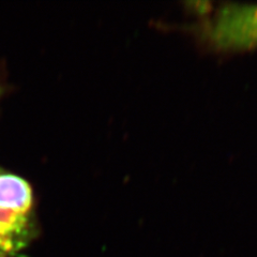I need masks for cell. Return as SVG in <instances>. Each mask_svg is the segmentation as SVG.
Returning a JSON list of instances; mask_svg holds the SVG:
<instances>
[{
    "label": "cell",
    "mask_w": 257,
    "mask_h": 257,
    "mask_svg": "<svg viewBox=\"0 0 257 257\" xmlns=\"http://www.w3.org/2000/svg\"><path fill=\"white\" fill-rule=\"evenodd\" d=\"M31 207L29 184L0 171V257L14 255L25 243Z\"/></svg>",
    "instance_id": "6da1fadb"
},
{
    "label": "cell",
    "mask_w": 257,
    "mask_h": 257,
    "mask_svg": "<svg viewBox=\"0 0 257 257\" xmlns=\"http://www.w3.org/2000/svg\"><path fill=\"white\" fill-rule=\"evenodd\" d=\"M208 43L221 51L257 48V5H227L203 27Z\"/></svg>",
    "instance_id": "7a4b0ae2"
}]
</instances>
